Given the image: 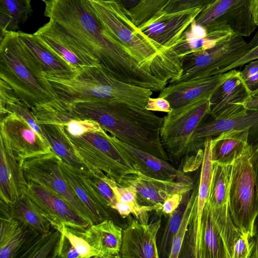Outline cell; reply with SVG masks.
I'll use <instances>...</instances> for the list:
<instances>
[{
	"mask_svg": "<svg viewBox=\"0 0 258 258\" xmlns=\"http://www.w3.org/2000/svg\"><path fill=\"white\" fill-rule=\"evenodd\" d=\"M45 16L59 25L78 49L116 79L148 88L153 75L140 67L132 52L107 30L88 0H48Z\"/></svg>",
	"mask_w": 258,
	"mask_h": 258,
	"instance_id": "cell-1",
	"label": "cell"
},
{
	"mask_svg": "<svg viewBox=\"0 0 258 258\" xmlns=\"http://www.w3.org/2000/svg\"><path fill=\"white\" fill-rule=\"evenodd\" d=\"M61 103L74 117L95 120L121 142L170 161L160 139L163 118L151 111L112 100L84 99Z\"/></svg>",
	"mask_w": 258,
	"mask_h": 258,
	"instance_id": "cell-2",
	"label": "cell"
},
{
	"mask_svg": "<svg viewBox=\"0 0 258 258\" xmlns=\"http://www.w3.org/2000/svg\"><path fill=\"white\" fill-rule=\"evenodd\" d=\"M0 80L31 110L58 99L40 62L17 31L6 32L0 40Z\"/></svg>",
	"mask_w": 258,
	"mask_h": 258,
	"instance_id": "cell-3",
	"label": "cell"
},
{
	"mask_svg": "<svg viewBox=\"0 0 258 258\" xmlns=\"http://www.w3.org/2000/svg\"><path fill=\"white\" fill-rule=\"evenodd\" d=\"M58 99L70 103L84 99L125 102L145 109L153 91L124 83L99 66L77 68L69 77L61 79L46 75Z\"/></svg>",
	"mask_w": 258,
	"mask_h": 258,
	"instance_id": "cell-4",
	"label": "cell"
},
{
	"mask_svg": "<svg viewBox=\"0 0 258 258\" xmlns=\"http://www.w3.org/2000/svg\"><path fill=\"white\" fill-rule=\"evenodd\" d=\"M88 1L105 28L132 52L141 67L161 79H171L162 54L165 48L144 34L115 1Z\"/></svg>",
	"mask_w": 258,
	"mask_h": 258,
	"instance_id": "cell-5",
	"label": "cell"
},
{
	"mask_svg": "<svg viewBox=\"0 0 258 258\" xmlns=\"http://www.w3.org/2000/svg\"><path fill=\"white\" fill-rule=\"evenodd\" d=\"M252 146L234 161L228 187L231 215L241 233L255 235L254 224L258 215V198L254 172L250 161Z\"/></svg>",
	"mask_w": 258,
	"mask_h": 258,
	"instance_id": "cell-6",
	"label": "cell"
},
{
	"mask_svg": "<svg viewBox=\"0 0 258 258\" xmlns=\"http://www.w3.org/2000/svg\"><path fill=\"white\" fill-rule=\"evenodd\" d=\"M210 108V98H202L172 109L164 116L160 139L170 161L189 160L194 156L190 152L191 135L209 115Z\"/></svg>",
	"mask_w": 258,
	"mask_h": 258,
	"instance_id": "cell-7",
	"label": "cell"
},
{
	"mask_svg": "<svg viewBox=\"0 0 258 258\" xmlns=\"http://www.w3.org/2000/svg\"><path fill=\"white\" fill-rule=\"evenodd\" d=\"M249 49L248 43L243 37L233 35L210 49L185 55L180 58V73L174 82L221 74L222 71L244 55Z\"/></svg>",
	"mask_w": 258,
	"mask_h": 258,
	"instance_id": "cell-8",
	"label": "cell"
},
{
	"mask_svg": "<svg viewBox=\"0 0 258 258\" xmlns=\"http://www.w3.org/2000/svg\"><path fill=\"white\" fill-rule=\"evenodd\" d=\"M61 160L52 151L25 159L21 167L27 182L35 183L62 198L91 225L95 224L90 213L65 179L61 167Z\"/></svg>",
	"mask_w": 258,
	"mask_h": 258,
	"instance_id": "cell-9",
	"label": "cell"
},
{
	"mask_svg": "<svg viewBox=\"0 0 258 258\" xmlns=\"http://www.w3.org/2000/svg\"><path fill=\"white\" fill-rule=\"evenodd\" d=\"M250 0H215L202 9L195 23L207 31L227 29L235 35L247 37L257 27L250 9Z\"/></svg>",
	"mask_w": 258,
	"mask_h": 258,
	"instance_id": "cell-10",
	"label": "cell"
},
{
	"mask_svg": "<svg viewBox=\"0 0 258 258\" xmlns=\"http://www.w3.org/2000/svg\"><path fill=\"white\" fill-rule=\"evenodd\" d=\"M232 165L213 164L208 201L213 222L223 240L227 258H232L235 243L242 234L234 224L230 210L228 187Z\"/></svg>",
	"mask_w": 258,
	"mask_h": 258,
	"instance_id": "cell-11",
	"label": "cell"
},
{
	"mask_svg": "<svg viewBox=\"0 0 258 258\" xmlns=\"http://www.w3.org/2000/svg\"><path fill=\"white\" fill-rule=\"evenodd\" d=\"M212 138L208 137L205 139L198 196L178 257L203 258L202 219L209 198L213 169L211 154Z\"/></svg>",
	"mask_w": 258,
	"mask_h": 258,
	"instance_id": "cell-12",
	"label": "cell"
},
{
	"mask_svg": "<svg viewBox=\"0 0 258 258\" xmlns=\"http://www.w3.org/2000/svg\"><path fill=\"white\" fill-rule=\"evenodd\" d=\"M227 77L214 90L210 98L209 115L213 119L233 117L247 112V104L251 98L240 71H229Z\"/></svg>",
	"mask_w": 258,
	"mask_h": 258,
	"instance_id": "cell-13",
	"label": "cell"
},
{
	"mask_svg": "<svg viewBox=\"0 0 258 258\" xmlns=\"http://www.w3.org/2000/svg\"><path fill=\"white\" fill-rule=\"evenodd\" d=\"M131 186L136 191L141 205L160 212L164 202L176 194L185 195L194 188V183L168 181L146 176L139 172L125 176L120 184Z\"/></svg>",
	"mask_w": 258,
	"mask_h": 258,
	"instance_id": "cell-14",
	"label": "cell"
},
{
	"mask_svg": "<svg viewBox=\"0 0 258 258\" xmlns=\"http://www.w3.org/2000/svg\"><path fill=\"white\" fill-rule=\"evenodd\" d=\"M26 194L38 206L52 227L64 224L83 230L91 225L66 200L41 185L27 182Z\"/></svg>",
	"mask_w": 258,
	"mask_h": 258,
	"instance_id": "cell-15",
	"label": "cell"
},
{
	"mask_svg": "<svg viewBox=\"0 0 258 258\" xmlns=\"http://www.w3.org/2000/svg\"><path fill=\"white\" fill-rule=\"evenodd\" d=\"M108 138L125 161L137 171L160 179L194 183L185 172L175 168L167 161L130 146L109 134Z\"/></svg>",
	"mask_w": 258,
	"mask_h": 258,
	"instance_id": "cell-16",
	"label": "cell"
},
{
	"mask_svg": "<svg viewBox=\"0 0 258 258\" xmlns=\"http://www.w3.org/2000/svg\"><path fill=\"white\" fill-rule=\"evenodd\" d=\"M0 125L6 134L14 154L21 165L27 158L52 152L48 143L17 114L8 113L1 119Z\"/></svg>",
	"mask_w": 258,
	"mask_h": 258,
	"instance_id": "cell-17",
	"label": "cell"
},
{
	"mask_svg": "<svg viewBox=\"0 0 258 258\" xmlns=\"http://www.w3.org/2000/svg\"><path fill=\"white\" fill-rule=\"evenodd\" d=\"M249 130L248 142L254 147L258 144V108L250 109L245 113L223 119H213L201 122L191 135L190 140L191 155L204 149L205 139L217 136L231 130Z\"/></svg>",
	"mask_w": 258,
	"mask_h": 258,
	"instance_id": "cell-18",
	"label": "cell"
},
{
	"mask_svg": "<svg viewBox=\"0 0 258 258\" xmlns=\"http://www.w3.org/2000/svg\"><path fill=\"white\" fill-rule=\"evenodd\" d=\"M161 219L149 224L136 218L122 230L120 258H159L157 235Z\"/></svg>",
	"mask_w": 258,
	"mask_h": 258,
	"instance_id": "cell-19",
	"label": "cell"
},
{
	"mask_svg": "<svg viewBox=\"0 0 258 258\" xmlns=\"http://www.w3.org/2000/svg\"><path fill=\"white\" fill-rule=\"evenodd\" d=\"M0 142V198L11 205L26 194L27 181L9 139L1 128Z\"/></svg>",
	"mask_w": 258,
	"mask_h": 258,
	"instance_id": "cell-20",
	"label": "cell"
},
{
	"mask_svg": "<svg viewBox=\"0 0 258 258\" xmlns=\"http://www.w3.org/2000/svg\"><path fill=\"white\" fill-rule=\"evenodd\" d=\"M201 10L195 9L162 14L138 28L153 41L169 48L177 42Z\"/></svg>",
	"mask_w": 258,
	"mask_h": 258,
	"instance_id": "cell-21",
	"label": "cell"
},
{
	"mask_svg": "<svg viewBox=\"0 0 258 258\" xmlns=\"http://www.w3.org/2000/svg\"><path fill=\"white\" fill-rule=\"evenodd\" d=\"M229 72L210 77L171 83L160 91L159 97L168 100L172 109L202 98H210L214 90L228 76Z\"/></svg>",
	"mask_w": 258,
	"mask_h": 258,
	"instance_id": "cell-22",
	"label": "cell"
},
{
	"mask_svg": "<svg viewBox=\"0 0 258 258\" xmlns=\"http://www.w3.org/2000/svg\"><path fill=\"white\" fill-rule=\"evenodd\" d=\"M75 69L98 66L84 55L56 23L51 20L34 33Z\"/></svg>",
	"mask_w": 258,
	"mask_h": 258,
	"instance_id": "cell-23",
	"label": "cell"
},
{
	"mask_svg": "<svg viewBox=\"0 0 258 258\" xmlns=\"http://www.w3.org/2000/svg\"><path fill=\"white\" fill-rule=\"evenodd\" d=\"M61 167L65 179L75 195L90 213L95 224L106 219L112 220V211L115 210L106 204L84 176L74 170L62 160L61 161Z\"/></svg>",
	"mask_w": 258,
	"mask_h": 258,
	"instance_id": "cell-24",
	"label": "cell"
},
{
	"mask_svg": "<svg viewBox=\"0 0 258 258\" xmlns=\"http://www.w3.org/2000/svg\"><path fill=\"white\" fill-rule=\"evenodd\" d=\"M67 136L76 154L86 164L93 170L103 171L117 184L120 185L127 175L138 172L117 162L82 137Z\"/></svg>",
	"mask_w": 258,
	"mask_h": 258,
	"instance_id": "cell-25",
	"label": "cell"
},
{
	"mask_svg": "<svg viewBox=\"0 0 258 258\" xmlns=\"http://www.w3.org/2000/svg\"><path fill=\"white\" fill-rule=\"evenodd\" d=\"M233 35H235L230 30L207 32L205 27L197 25L194 20L177 42L169 49L175 56L180 59L192 52L210 49Z\"/></svg>",
	"mask_w": 258,
	"mask_h": 258,
	"instance_id": "cell-26",
	"label": "cell"
},
{
	"mask_svg": "<svg viewBox=\"0 0 258 258\" xmlns=\"http://www.w3.org/2000/svg\"><path fill=\"white\" fill-rule=\"evenodd\" d=\"M122 229L111 219H106L81 231L95 250L98 257L120 258Z\"/></svg>",
	"mask_w": 258,
	"mask_h": 258,
	"instance_id": "cell-27",
	"label": "cell"
},
{
	"mask_svg": "<svg viewBox=\"0 0 258 258\" xmlns=\"http://www.w3.org/2000/svg\"><path fill=\"white\" fill-rule=\"evenodd\" d=\"M17 33L39 60L46 75L63 79L74 74L76 69L48 47L38 36L20 31Z\"/></svg>",
	"mask_w": 258,
	"mask_h": 258,
	"instance_id": "cell-28",
	"label": "cell"
},
{
	"mask_svg": "<svg viewBox=\"0 0 258 258\" xmlns=\"http://www.w3.org/2000/svg\"><path fill=\"white\" fill-rule=\"evenodd\" d=\"M249 130H231L212 138L211 144L213 164L228 165L242 154L250 145Z\"/></svg>",
	"mask_w": 258,
	"mask_h": 258,
	"instance_id": "cell-29",
	"label": "cell"
},
{
	"mask_svg": "<svg viewBox=\"0 0 258 258\" xmlns=\"http://www.w3.org/2000/svg\"><path fill=\"white\" fill-rule=\"evenodd\" d=\"M39 124L52 151L64 162L82 175L94 171L77 155L62 126L51 123Z\"/></svg>",
	"mask_w": 258,
	"mask_h": 258,
	"instance_id": "cell-30",
	"label": "cell"
},
{
	"mask_svg": "<svg viewBox=\"0 0 258 258\" xmlns=\"http://www.w3.org/2000/svg\"><path fill=\"white\" fill-rule=\"evenodd\" d=\"M10 209L13 218L41 234H47L50 232V222L26 194L10 205Z\"/></svg>",
	"mask_w": 258,
	"mask_h": 258,
	"instance_id": "cell-31",
	"label": "cell"
},
{
	"mask_svg": "<svg viewBox=\"0 0 258 258\" xmlns=\"http://www.w3.org/2000/svg\"><path fill=\"white\" fill-rule=\"evenodd\" d=\"M31 0H0V36L16 31L33 12Z\"/></svg>",
	"mask_w": 258,
	"mask_h": 258,
	"instance_id": "cell-32",
	"label": "cell"
},
{
	"mask_svg": "<svg viewBox=\"0 0 258 258\" xmlns=\"http://www.w3.org/2000/svg\"><path fill=\"white\" fill-rule=\"evenodd\" d=\"M202 241L203 258H227L223 240L213 222L208 202L202 219Z\"/></svg>",
	"mask_w": 258,
	"mask_h": 258,
	"instance_id": "cell-33",
	"label": "cell"
},
{
	"mask_svg": "<svg viewBox=\"0 0 258 258\" xmlns=\"http://www.w3.org/2000/svg\"><path fill=\"white\" fill-rule=\"evenodd\" d=\"M102 178L112 188L117 202L127 204L134 207L139 214L138 220L141 223L148 224V213L154 211V209L140 205L135 189L131 186H124L117 184L105 174H103Z\"/></svg>",
	"mask_w": 258,
	"mask_h": 258,
	"instance_id": "cell-34",
	"label": "cell"
},
{
	"mask_svg": "<svg viewBox=\"0 0 258 258\" xmlns=\"http://www.w3.org/2000/svg\"><path fill=\"white\" fill-rule=\"evenodd\" d=\"M60 232L54 229L47 234H40L21 258H55Z\"/></svg>",
	"mask_w": 258,
	"mask_h": 258,
	"instance_id": "cell-35",
	"label": "cell"
},
{
	"mask_svg": "<svg viewBox=\"0 0 258 258\" xmlns=\"http://www.w3.org/2000/svg\"><path fill=\"white\" fill-rule=\"evenodd\" d=\"M171 0H142L136 7L124 10L138 27L157 17Z\"/></svg>",
	"mask_w": 258,
	"mask_h": 258,
	"instance_id": "cell-36",
	"label": "cell"
},
{
	"mask_svg": "<svg viewBox=\"0 0 258 258\" xmlns=\"http://www.w3.org/2000/svg\"><path fill=\"white\" fill-rule=\"evenodd\" d=\"M187 201L182 202L179 207L168 216L158 247L160 258H169L172 247L174 238L179 229Z\"/></svg>",
	"mask_w": 258,
	"mask_h": 258,
	"instance_id": "cell-37",
	"label": "cell"
},
{
	"mask_svg": "<svg viewBox=\"0 0 258 258\" xmlns=\"http://www.w3.org/2000/svg\"><path fill=\"white\" fill-rule=\"evenodd\" d=\"M199 186V179H198L194 188L192 190L190 197L187 200L179 229L173 239L171 251L169 258H178L179 257L183 240L187 231L191 215L197 198Z\"/></svg>",
	"mask_w": 258,
	"mask_h": 258,
	"instance_id": "cell-38",
	"label": "cell"
},
{
	"mask_svg": "<svg viewBox=\"0 0 258 258\" xmlns=\"http://www.w3.org/2000/svg\"><path fill=\"white\" fill-rule=\"evenodd\" d=\"M53 228L59 231L68 238L81 258L98 257L95 250L82 235V230L75 229L64 224L57 225Z\"/></svg>",
	"mask_w": 258,
	"mask_h": 258,
	"instance_id": "cell-39",
	"label": "cell"
},
{
	"mask_svg": "<svg viewBox=\"0 0 258 258\" xmlns=\"http://www.w3.org/2000/svg\"><path fill=\"white\" fill-rule=\"evenodd\" d=\"M104 174L103 171L95 169L92 173L83 175L106 204L115 210L117 201L112 188L102 178Z\"/></svg>",
	"mask_w": 258,
	"mask_h": 258,
	"instance_id": "cell-40",
	"label": "cell"
},
{
	"mask_svg": "<svg viewBox=\"0 0 258 258\" xmlns=\"http://www.w3.org/2000/svg\"><path fill=\"white\" fill-rule=\"evenodd\" d=\"M62 126L67 135L73 137H79L87 132L103 129L95 120L78 117L71 120Z\"/></svg>",
	"mask_w": 258,
	"mask_h": 258,
	"instance_id": "cell-41",
	"label": "cell"
},
{
	"mask_svg": "<svg viewBox=\"0 0 258 258\" xmlns=\"http://www.w3.org/2000/svg\"><path fill=\"white\" fill-rule=\"evenodd\" d=\"M215 0H171L158 16L190 9H201L211 4ZM156 17L154 19L158 17Z\"/></svg>",
	"mask_w": 258,
	"mask_h": 258,
	"instance_id": "cell-42",
	"label": "cell"
},
{
	"mask_svg": "<svg viewBox=\"0 0 258 258\" xmlns=\"http://www.w3.org/2000/svg\"><path fill=\"white\" fill-rule=\"evenodd\" d=\"M254 246L253 237L242 234L235 243L232 258H251Z\"/></svg>",
	"mask_w": 258,
	"mask_h": 258,
	"instance_id": "cell-43",
	"label": "cell"
},
{
	"mask_svg": "<svg viewBox=\"0 0 258 258\" xmlns=\"http://www.w3.org/2000/svg\"><path fill=\"white\" fill-rule=\"evenodd\" d=\"M145 109L150 111H156L168 113L172 110L170 104L166 99L158 97H150L146 104Z\"/></svg>",
	"mask_w": 258,
	"mask_h": 258,
	"instance_id": "cell-44",
	"label": "cell"
},
{
	"mask_svg": "<svg viewBox=\"0 0 258 258\" xmlns=\"http://www.w3.org/2000/svg\"><path fill=\"white\" fill-rule=\"evenodd\" d=\"M184 196L182 194H176L168 198L164 202L160 213L168 217L179 207Z\"/></svg>",
	"mask_w": 258,
	"mask_h": 258,
	"instance_id": "cell-45",
	"label": "cell"
},
{
	"mask_svg": "<svg viewBox=\"0 0 258 258\" xmlns=\"http://www.w3.org/2000/svg\"><path fill=\"white\" fill-rule=\"evenodd\" d=\"M257 58L258 45L253 48L250 49L244 55L231 64L230 66L224 69L223 71H222L221 74H224L229 71L235 69L240 67H242L245 64Z\"/></svg>",
	"mask_w": 258,
	"mask_h": 258,
	"instance_id": "cell-46",
	"label": "cell"
},
{
	"mask_svg": "<svg viewBox=\"0 0 258 258\" xmlns=\"http://www.w3.org/2000/svg\"><path fill=\"white\" fill-rule=\"evenodd\" d=\"M250 161L254 172L258 198V144L252 147Z\"/></svg>",
	"mask_w": 258,
	"mask_h": 258,
	"instance_id": "cell-47",
	"label": "cell"
},
{
	"mask_svg": "<svg viewBox=\"0 0 258 258\" xmlns=\"http://www.w3.org/2000/svg\"><path fill=\"white\" fill-rule=\"evenodd\" d=\"M257 73H258V58L249 62L244 69L240 71L241 75L244 80Z\"/></svg>",
	"mask_w": 258,
	"mask_h": 258,
	"instance_id": "cell-48",
	"label": "cell"
},
{
	"mask_svg": "<svg viewBox=\"0 0 258 258\" xmlns=\"http://www.w3.org/2000/svg\"><path fill=\"white\" fill-rule=\"evenodd\" d=\"M124 10L127 11L137 7L142 0H114Z\"/></svg>",
	"mask_w": 258,
	"mask_h": 258,
	"instance_id": "cell-49",
	"label": "cell"
},
{
	"mask_svg": "<svg viewBox=\"0 0 258 258\" xmlns=\"http://www.w3.org/2000/svg\"><path fill=\"white\" fill-rule=\"evenodd\" d=\"M245 83L252 93L258 89V73L245 80Z\"/></svg>",
	"mask_w": 258,
	"mask_h": 258,
	"instance_id": "cell-50",
	"label": "cell"
},
{
	"mask_svg": "<svg viewBox=\"0 0 258 258\" xmlns=\"http://www.w3.org/2000/svg\"><path fill=\"white\" fill-rule=\"evenodd\" d=\"M255 235L253 237L254 246L251 258H258V215L254 224Z\"/></svg>",
	"mask_w": 258,
	"mask_h": 258,
	"instance_id": "cell-51",
	"label": "cell"
},
{
	"mask_svg": "<svg viewBox=\"0 0 258 258\" xmlns=\"http://www.w3.org/2000/svg\"><path fill=\"white\" fill-rule=\"evenodd\" d=\"M250 9L253 20L258 26V0L250 1Z\"/></svg>",
	"mask_w": 258,
	"mask_h": 258,
	"instance_id": "cell-52",
	"label": "cell"
},
{
	"mask_svg": "<svg viewBox=\"0 0 258 258\" xmlns=\"http://www.w3.org/2000/svg\"><path fill=\"white\" fill-rule=\"evenodd\" d=\"M258 45V31L256 32L253 38L251 39L248 45L249 49H251Z\"/></svg>",
	"mask_w": 258,
	"mask_h": 258,
	"instance_id": "cell-53",
	"label": "cell"
},
{
	"mask_svg": "<svg viewBox=\"0 0 258 258\" xmlns=\"http://www.w3.org/2000/svg\"><path fill=\"white\" fill-rule=\"evenodd\" d=\"M251 96L258 97V89L251 93Z\"/></svg>",
	"mask_w": 258,
	"mask_h": 258,
	"instance_id": "cell-54",
	"label": "cell"
},
{
	"mask_svg": "<svg viewBox=\"0 0 258 258\" xmlns=\"http://www.w3.org/2000/svg\"><path fill=\"white\" fill-rule=\"evenodd\" d=\"M94 1H110V0H94Z\"/></svg>",
	"mask_w": 258,
	"mask_h": 258,
	"instance_id": "cell-55",
	"label": "cell"
},
{
	"mask_svg": "<svg viewBox=\"0 0 258 258\" xmlns=\"http://www.w3.org/2000/svg\"><path fill=\"white\" fill-rule=\"evenodd\" d=\"M41 1L45 2V1H48V0H41Z\"/></svg>",
	"mask_w": 258,
	"mask_h": 258,
	"instance_id": "cell-56",
	"label": "cell"
}]
</instances>
